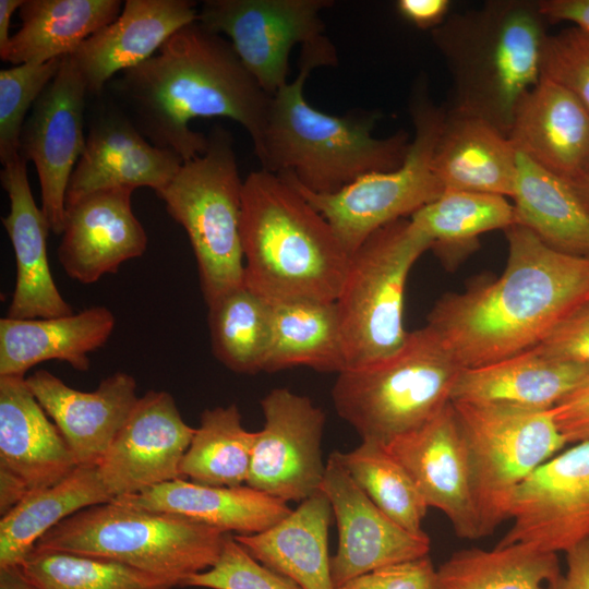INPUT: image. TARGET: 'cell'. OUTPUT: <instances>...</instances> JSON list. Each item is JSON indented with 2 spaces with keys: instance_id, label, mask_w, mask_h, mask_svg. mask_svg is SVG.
<instances>
[{
  "instance_id": "cell-16",
  "label": "cell",
  "mask_w": 589,
  "mask_h": 589,
  "mask_svg": "<svg viewBox=\"0 0 589 589\" xmlns=\"http://www.w3.org/2000/svg\"><path fill=\"white\" fill-rule=\"evenodd\" d=\"M194 433L170 393L151 389L139 397L97 466L110 495H133L181 478Z\"/></svg>"
},
{
  "instance_id": "cell-10",
  "label": "cell",
  "mask_w": 589,
  "mask_h": 589,
  "mask_svg": "<svg viewBox=\"0 0 589 589\" xmlns=\"http://www.w3.org/2000/svg\"><path fill=\"white\" fill-rule=\"evenodd\" d=\"M426 92L424 83L413 92L414 134L398 168L365 175L332 194L313 193L278 175L327 220L350 256L375 231L411 217L445 191L434 172L433 156L446 110L435 106Z\"/></svg>"
},
{
  "instance_id": "cell-17",
  "label": "cell",
  "mask_w": 589,
  "mask_h": 589,
  "mask_svg": "<svg viewBox=\"0 0 589 589\" xmlns=\"http://www.w3.org/2000/svg\"><path fill=\"white\" fill-rule=\"evenodd\" d=\"M320 491L328 498L338 529L330 556L335 587L373 569L429 555L431 540L411 532L385 515L353 481L333 452Z\"/></svg>"
},
{
  "instance_id": "cell-26",
  "label": "cell",
  "mask_w": 589,
  "mask_h": 589,
  "mask_svg": "<svg viewBox=\"0 0 589 589\" xmlns=\"http://www.w3.org/2000/svg\"><path fill=\"white\" fill-rule=\"evenodd\" d=\"M112 501L153 512L168 513L235 536L260 533L285 518L292 509L286 502L240 486H212L178 478L137 494Z\"/></svg>"
},
{
  "instance_id": "cell-1",
  "label": "cell",
  "mask_w": 589,
  "mask_h": 589,
  "mask_svg": "<svg viewBox=\"0 0 589 589\" xmlns=\"http://www.w3.org/2000/svg\"><path fill=\"white\" fill-rule=\"evenodd\" d=\"M113 101L153 145L182 161L208 147V135L190 128L199 118H228L249 133L254 153L262 144L272 96L244 68L221 35L192 22L145 62L119 74Z\"/></svg>"
},
{
  "instance_id": "cell-42",
  "label": "cell",
  "mask_w": 589,
  "mask_h": 589,
  "mask_svg": "<svg viewBox=\"0 0 589 589\" xmlns=\"http://www.w3.org/2000/svg\"><path fill=\"white\" fill-rule=\"evenodd\" d=\"M181 587L205 589H302L289 577L256 561L227 533L217 562L187 578Z\"/></svg>"
},
{
  "instance_id": "cell-36",
  "label": "cell",
  "mask_w": 589,
  "mask_h": 589,
  "mask_svg": "<svg viewBox=\"0 0 589 589\" xmlns=\"http://www.w3.org/2000/svg\"><path fill=\"white\" fill-rule=\"evenodd\" d=\"M561 573L555 553L530 545L470 548L436 568L435 589H545Z\"/></svg>"
},
{
  "instance_id": "cell-18",
  "label": "cell",
  "mask_w": 589,
  "mask_h": 589,
  "mask_svg": "<svg viewBox=\"0 0 589 589\" xmlns=\"http://www.w3.org/2000/svg\"><path fill=\"white\" fill-rule=\"evenodd\" d=\"M384 446L409 473L428 506L441 510L459 538H481L468 452L452 402Z\"/></svg>"
},
{
  "instance_id": "cell-50",
  "label": "cell",
  "mask_w": 589,
  "mask_h": 589,
  "mask_svg": "<svg viewBox=\"0 0 589 589\" xmlns=\"http://www.w3.org/2000/svg\"><path fill=\"white\" fill-rule=\"evenodd\" d=\"M24 0H0V58L5 56L11 37L9 35L11 17Z\"/></svg>"
},
{
  "instance_id": "cell-14",
  "label": "cell",
  "mask_w": 589,
  "mask_h": 589,
  "mask_svg": "<svg viewBox=\"0 0 589 589\" xmlns=\"http://www.w3.org/2000/svg\"><path fill=\"white\" fill-rule=\"evenodd\" d=\"M509 518L498 545L556 554L589 539V441L540 465L515 491Z\"/></svg>"
},
{
  "instance_id": "cell-24",
  "label": "cell",
  "mask_w": 589,
  "mask_h": 589,
  "mask_svg": "<svg viewBox=\"0 0 589 589\" xmlns=\"http://www.w3.org/2000/svg\"><path fill=\"white\" fill-rule=\"evenodd\" d=\"M518 153L570 181L589 159V111L563 85L541 77L520 100L507 135Z\"/></svg>"
},
{
  "instance_id": "cell-4",
  "label": "cell",
  "mask_w": 589,
  "mask_h": 589,
  "mask_svg": "<svg viewBox=\"0 0 589 589\" xmlns=\"http://www.w3.org/2000/svg\"><path fill=\"white\" fill-rule=\"evenodd\" d=\"M241 199L244 285L272 304L336 301L350 255L327 220L262 168L243 180Z\"/></svg>"
},
{
  "instance_id": "cell-20",
  "label": "cell",
  "mask_w": 589,
  "mask_h": 589,
  "mask_svg": "<svg viewBox=\"0 0 589 589\" xmlns=\"http://www.w3.org/2000/svg\"><path fill=\"white\" fill-rule=\"evenodd\" d=\"M133 191L99 190L65 208L58 257L70 278L91 285L143 255L147 236L132 211Z\"/></svg>"
},
{
  "instance_id": "cell-21",
  "label": "cell",
  "mask_w": 589,
  "mask_h": 589,
  "mask_svg": "<svg viewBox=\"0 0 589 589\" xmlns=\"http://www.w3.org/2000/svg\"><path fill=\"white\" fill-rule=\"evenodd\" d=\"M26 383L77 466H98L139 399L135 378L121 371L105 377L93 392L72 388L46 370L34 372Z\"/></svg>"
},
{
  "instance_id": "cell-38",
  "label": "cell",
  "mask_w": 589,
  "mask_h": 589,
  "mask_svg": "<svg viewBox=\"0 0 589 589\" xmlns=\"http://www.w3.org/2000/svg\"><path fill=\"white\" fill-rule=\"evenodd\" d=\"M255 436L235 404L205 409L181 460V478L212 486L247 484Z\"/></svg>"
},
{
  "instance_id": "cell-33",
  "label": "cell",
  "mask_w": 589,
  "mask_h": 589,
  "mask_svg": "<svg viewBox=\"0 0 589 589\" xmlns=\"http://www.w3.org/2000/svg\"><path fill=\"white\" fill-rule=\"evenodd\" d=\"M112 500L97 466H77L56 484L28 494L1 516L0 568L20 566L37 542L65 518Z\"/></svg>"
},
{
  "instance_id": "cell-22",
  "label": "cell",
  "mask_w": 589,
  "mask_h": 589,
  "mask_svg": "<svg viewBox=\"0 0 589 589\" xmlns=\"http://www.w3.org/2000/svg\"><path fill=\"white\" fill-rule=\"evenodd\" d=\"M189 0H127L119 16L70 55L89 96L110 79L152 58L179 29L197 21Z\"/></svg>"
},
{
  "instance_id": "cell-15",
  "label": "cell",
  "mask_w": 589,
  "mask_h": 589,
  "mask_svg": "<svg viewBox=\"0 0 589 589\" xmlns=\"http://www.w3.org/2000/svg\"><path fill=\"white\" fill-rule=\"evenodd\" d=\"M86 85L71 56L44 89L26 118L20 136V156L35 165L41 192V209L51 231L61 235L65 193L83 154Z\"/></svg>"
},
{
  "instance_id": "cell-37",
  "label": "cell",
  "mask_w": 589,
  "mask_h": 589,
  "mask_svg": "<svg viewBox=\"0 0 589 589\" xmlns=\"http://www.w3.org/2000/svg\"><path fill=\"white\" fill-rule=\"evenodd\" d=\"M207 306L214 357L239 374L264 371L272 344L274 304L242 285Z\"/></svg>"
},
{
  "instance_id": "cell-27",
  "label": "cell",
  "mask_w": 589,
  "mask_h": 589,
  "mask_svg": "<svg viewBox=\"0 0 589 589\" xmlns=\"http://www.w3.org/2000/svg\"><path fill=\"white\" fill-rule=\"evenodd\" d=\"M116 324L106 306H92L57 317L0 320V376H22L33 366L60 360L80 372L89 369L88 353L103 347Z\"/></svg>"
},
{
  "instance_id": "cell-47",
  "label": "cell",
  "mask_w": 589,
  "mask_h": 589,
  "mask_svg": "<svg viewBox=\"0 0 589 589\" xmlns=\"http://www.w3.org/2000/svg\"><path fill=\"white\" fill-rule=\"evenodd\" d=\"M565 553L566 572L557 575L545 589H589V539Z\"/></svg>"
},
{
  "instance_id": "cell-11",
  "label": "cell",
  "mask_w": 589,
  "mask_h": 589,
  "mask_svg": "<svg viewBox=\"0 0 589 589\" xmlns=\"http://www.w3.org/2000/svg\"><path fill=\"white\" fill-rule=\"evenodd\" d=\"M470 464L481 538L506 519L517 488L566 443L551 409L450 401Z\"/></svg>"
},
{
  "instance_id": "cell-32",
  "label": "cell",
  "mask_w": 589,
  "mask_h": 589,
  "mask_svg": "<svg viewBox=\"0 0 589 589\" xmlns=\"http://www.w3.org/2000/svg\"><path fill=\"white\" fill-rule=\"evenodd\" d=\"M515 224L565 254L589 259V211L572 185L517 152Z\"/></svg>"
},
{
  "instance_id": "cell-29",
  "label": "cell",
  "mask_w": 589,
  "mask_h": 589,
  "mask_svg": "<svg viewBox=\"0 0 589 589\" xmlns=\"http://www.w3.org/2000/svg\"><path fill=\"white\" fill-rule=\"evenodd\" d=\"M433 168L445 190L512 197L517 151L490 122L449 109L434 151Z\"/></svg>"
},
{
  "instance_id": "cell-8",
  "label": "cell",
  "mask_w": 589,
  "mask_h": 589,
  "mask_svg": "<svg viewBox=\"0 0 589 589\" xmlns=\"http://www.w3.org/2000/svg\"><path fill=\"white\" fill-rule=\"evenodd\" d=\"M242 184L232 137L216 127L202 155L184 161L157 193L190 240L206 305L244 285Z\"/></svg>"
},
{
  "instance_id": "cell-23",
  "label": "cell",
  "mask_w": 589,
  "mask_h": 589,
  "mask_svg": "<svg viewBox=\"0 0 589 589\" xmlns=\"http://www.w3.org/2000/svg\"><path fill=\"white\" fill-rule=\"evenodd\" d=\"M20 155L3 165L0 180L10 200L2 225L10 238L16 265L15 287L7 317L14 320L57 317L72 314L50 272L47 238L48 219L33 196Z\"/></svg>"
},
{
  "instance_id": "cell-28",
  "label": "cell",
  "mask_w": 589,
  "mask_h": 589,
  "mask_svg": "<svg viewBox=\"0 0 589 589\" xmlns=\"http://www.w3.org/2000/svg\"><path fill=\"white\" fill-rule=\"evenodd\" d=\"M588 376V369L555 360L534 346L490 364L461 369L450 401L550 410Z\"/></svg>"
},
{
  "instance_id": "cell-40",
  "label": "cell",
  "mask_w": 589,
  "mask_h": 589,
  "mask_svg": "<svg viewBox=\"0 0 589 589\" xmlns=\"http://www.w3.org/2000/svg\"><path fill=\"white\" fill-rule=\"evenodd\" d=\"M35 589H172L169 581L128 565L34 549L20 565Z\"/></svg>"
},
{
  "instance_id": "cell-46",
  "label": "cell",
  "mask_w": 589,
  "mask_h": 589,
  "mask_svg": "<svg viewBox=\"0 0 589 589\" xmlns=\"http://www.w3.org/2000/svg\"><path fill=\"white\" fill-rule=\"evenodd\" d=\"M566 443L589 441V376L551 409Z\"/></svg>"
},
{
  "instance_id": "cell-3",
  "label": "cell",
  "mask_w": 589,
  "mask_h": 589,
  "mask_svg": "<svg viewBox=\"0 0 589 589\" xmlns=\"http://www.w3.org/2000/svg\"><path fill=\"white\" fill-rule=\"evenodd\" d=\"M336 63V49L326 36L302 46L296 79L272 96L255 153L262 169L287 175L317 194H332L365 175L398 168L411 142L404 131L374 136L378 116L372 111L334 116L308 103L306 77L315 68Z\"/></svg>"
},
{
  "instance_id": "cell-9",
  "label": "cell",
  "mask_w": 589,
  "mask_h": 589,
  "mask_svg": "<svg viewBox=\"0 0 589 589\" xmlns=\"http://www.w3.org/2000/svg\"><path fill=\"white\" fill-rule=\"evenodd\" d=\"M432 241L410 220L390 223L350 256L335 301L345 370L380 360L406 340L404 299L408 275Z\"/></svg>"
},
{
  "instance_id": "cell-7",
  "label": "cell",
  "mask_w": 589,
  "mask_h": 589,
  "mask_svg": "<svg viewBox=\"0 0 589 589\" xmlns=\"http://www.w3.org/2000/svg\"><path fill=\"white\" fill-rule=\"evenodd\" d=\"M226 534L182 516L111 501L65 518L34 549L118 562L181 587L217 562Z\"/></svg>"
},
{
  "instance_id": "cell-48",
  "label": "cell",
  "mask_w": 589,
  "mask_h": 589,
  "mask_svg": "<svg viewBox=\"0 0 589 589\" xmlns=\"http://www.w3.org/2000/svg\"><path fill=\"white\" fill-rule=\"evenodd\" d=\"M448 0H399L398 13L408 22L422 29H434L448 16Z\"/></svg>"
},
{
  "instance_id": "cell-49",
  "label": "cell",
  "mask_w": 589,
  "mask_h": 589,
  "mask_svg": "<svg viewBox=\"0 0 589 589\" xmlns=\"http://www.w3.org/2000/svg\"><path fill=\"white\" fill-rule=\"evenodd\" d=\"M539 7L548 22H569L589 29V0H539Z\"/></svg>"
},
{
  "instance_id": "cell-30",
  "label": "cell",
  "mask_w": 589,
  "mask_h": 589,
  "mask_svg": "<svg viewBox=\"0 0 589 589\" xmlns=\"http://www.w3.org/2000/svg\"><path fill=\"white\" fill-rule=\"evenodd\" d=\"M332 505L321 491L268 529L233 538L260 563L302 589H336L330 575L328 529Z\"/></svg>"
},
{
  "instance_id": "cell-31",
  "label": "cell",
  "mask_w": 589,
  "mask_h": 589,
  "mask_svg": "<svg viewBox=\"0 0 589 589\" xmlns=\"http://www.w3.org/2000/svg\"><path fill=\"white\" fill-rule=\"evenodd\" d=\"M122 8L120 0H24L22 25L2 60L17 65L70 56Z\"/></svg>"
},
{
  "instance_id": "cell-19",
  "label": "cell",
  "mask_w": 589,
  "mask_h": 589,
  "mask_svg": "<svg viewBox=\"0 0 589 589\" xmlns=\"http://www.w3.org/2000/svg\"><path fill=\"white\" fill-rule=\"evenodd\" d=\"M182 159L153 145L111 99L91 119L85 148L68 184L65 208L105 189L147 187L156 194L179 171Z\"/></svg>"
},
{
  "instance_id": "cell-43",
  "label": "cell",
  "mask_w": 589,
  "mask_h": 589,
  "mask_svg": "<svg viewBox=\"0 0 589 589\" xmlns=\"http://www.w3.org/2000/svg\"><path fill=\"white\" fill-rule=\"evenodd\" d=\"M541 77L569 89L589 111V29L570 26L549 34Z\"/></svg>"
},
{
  "instance_id": "cell-53",
  "label": "cell",
  "mask_w": 589,
  "mask_h": 589,
  "mask_svg": "<svg viewBox=\"0 0 589 589\" xmlns=\"http://www.w3.org/2000/svg\"><path fill=\"white\" fill-rule=\"evenodd\" d=\"M585 173H586V175H589V159H588V163H587V165H586Z\"/></svg>"
},
{
  "instance_id": "cell-44",
  "label": "cell",
  "mask_w": 589,
  "mask_h": 589,
  "mask_svg": "<svg viewBox=\"0 0 589 589\" xmlns=\"http://www.w3.org/2000/svg\"><path fill=\"white\" fill-rule=\"evenodd\" d=\"M536 347L548 357L589 370V301L560 321Z\"/></svg>"
},
{
  "instance_id": "cell-39",
  "label": "cell",
  "mask_w": 589,
  "mask_h": 589,
  "mask_svg": "<svg viewBox=\"0 0 589 589\" xmlns=\"http://www.w3.org/2000/svg\"><path fill=\"white\" fill-rule=\"evenodd\" d=\"M337 455L353 481L369 498L402 528L423 532L428 504L409 473L383 444L361 441Z\"/></svg>"
},
{
  "instance_id": "cell-25",
  "label": "cell",
  "mask_w": 589,
  "mask_h": 589,
  "mask_svg": "<svg viewBox=\"0 0 589 589\" xmlns=\"http://www.w3.org/2000/svg\"><path fill=\"white\" fill-rule=\"evenodd\" d=\"M77 467L57 425L22 376H0V474L28 494L61 481Z\"/></svg>"
},
{
  "instance_id": "cell-51",
  "label": "cell",
  "mask_w": 589,
  "mask_h": 589,
  "mask_svg": "<svg viewBox=\"0 0 589 589\" xmlns=\"http://www.w3.org/2000/svg\"><path fill=\"white\" fill-rule=\"evenodd\" d=\"M0 589H35L24 577L20 566L0 568Z\"/></svg>"
},
{
  "instance_id": "cell-2",
  "label": "cell",
  "mask_w": 589,
  "mask_h": 589,
  "mask_svg": "<svg viewBox=\"0 0 589 589\" xmlns=\"http://www.w3.org/2000/svg\"><path fill=\"white\" fill-rule=\"evenodd\" d=\"M504 231L508 255L503 273L443 294L426 317L462 369L537 346L589 301V259L554 250L518 224Z\"/></svg>"
},
{
  "instance_id": "cell-5",
  "label": "cell",
  "mask_w": 589,
  "mask_h": 589,
  "mask_svg": "<svg viewBox=\"0 0 589 589\" xmlns=\"http://www.w3.org/2000/svg\"><path fill=\"white\" fill-rule=\"evenodd\" d=\"M546 23L539 0H491L432 29L453 83L450 109L508 135L520 100L541 79Z\"/></svg>"
},
{
  "instance_id": "cell-52",
  "label": "cell",
  "mask_w": 589,
  "mask_h": 589,
  "mask_svg": "<svg viewBox=\"0 0 589 589\" xmlns=\"http://www.w3.org/2000/svg\"><path fill=\"white\" fill-rule=\"evenodd\" d=\"M567 182L572 185L581 203L589 211V175L582 173Z\"/></svg>"
},
{
  "instance_id": "cell-13",
  "label": "cell",
  "mask_w": 589,
  "mask_h": 589,
  "mask_svg": "<svg viewBox=\"0 0 589 589\" xmlns=\"http://www.w3.org/2000/svg\"><path fill=\"white\" fill-rule=\"evenodd\" d=\"M264 425L256 432L247 485L286 503L320 492L325 413L311 398L285 387L262 399Z\"/></svg>"
},
{
  "instance_id": "cell-34",
  "label": "cell",
  "mask_w": 589,
  "mask_h": 589,
  "mask_svg": "<svg viewBox=\"0 0 589 589\" xmlns=\"http://www.w3.org/2000/svg\"><path fill=\"white\" fill-rule=\"evenodd\" d=\"M410 220L432 241L430 250L446 266H456L479 247L480 235L514 225L515 211L502 195L445 190Z\"/></svg>"
},
{
  "instance_id": "cell-41",
  "label": "cell",
  "mask_w": 589,
  "mask_h": 589,
  "mask_svg": "<svg viewBox=\"0 0 589 589\" xmlns=\"http://www.w3.org/2000/svg\"><path fill=\"white\" fill-rule=\"evenodd\" d=\"M64 58V57H63ZM28 62L0 71V160L20 155V136L27 111L58 73L62 59Z\"/></svg>"
},
{
  "instance_id": "cell-35",
  "label": "cell",
  "mask_w": 589,
  "mask_h": 589,
  "mask_svg": "<svg viewBox=\"0 0 589 589\" xmlns=\"http://www.w3.org/2000/svg\"><path fill=\"white\" fill-rule=\"evenodd\" d=\"M293 366L337 374L345 370L335 301L274 304L272 344L264 372Z\"/></svg>"
},
{
  "instance_id": "cell-6",
  "label": "cell",
  "mask_w": 589,
  "mask_h": 589,
  "mask_svg": "<svg viewBox=\"0 0 589 589\" xmlns=\"http://www.w3.org/2000/svg\"><path fill=\"white\" fill-rule=\"evenodd\" d=\"M461 369L440 335L425 325L408 332L390 354L338 373L333 404L361 440L386 445L450 402Z\"/></svg>"
},
{
  "instance_id": "cell-45",
  "label": "cell",
  "mask_w": 589,
  "mask_h": 589,
  "mask_svg": "<svg viewBox=\"0 0 589 589\" xmlns=\"http://www.w3.org/2000/svg\"><path fill=\"white\" fill-rule=\"evenodd\" d=\"M436 568L430 556L380 567L336 589H435Z\"/></svg>"
},
{
  "instance_id": "cell-12",
  "label": "cell",
  "mask_w": 589,
  "mask_h": 589,
  "mask_svg": "<svg viewBox=\"0 0 589 589\" xmlns=\"http://www.w3.org/2000/svg\"><path fill=\"white\" fill-rule=\"evenodd\" d=\"M328 0H207L197 21L223 34L244 68L268 95L286 85L290 51L324 36Z\"/></svg>"
}]
</instances>
